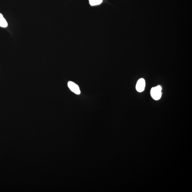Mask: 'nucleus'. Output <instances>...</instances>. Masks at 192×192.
I'll use <instances>...</instances> for the list:
<instances>
[{"mask_svg": "<svg viewBox=\"0 0 192 192\" xmlns=\"http://www.w3.org/2000/svg\"><path fill=\"white\" fill-rule=\"evenodd\" d=\"M162 88L161 86H158L152 88L151 90V95L155 100H159L162 96Z\"/></svg>", "mask_w": 192, "mask_h": 192, "instance_id": "f257e3e1", "label": "nucleus"}, {"mask_svg": "<svg viewBox=\"0 0 192 192\" xmlns=\"http://www.w3.org/2000/svg\"><path fill=\"white\" fill-rule=\"evenodd\" d=\"M8 24L3 15L0 13V26L2 27H6Z\"/></svg>", "mask_w": 192, "mask_h": 192, "instance_id": "20e7f679", "label": "nucleus"}, {"mask_svg": "<svg viewBox=\"0 0 192 192\" xmlns=\"http://www.w3.org/2000/svg\"><path fill=\"white\" fill-rule=\"evenodd\" d=\"M146 82L144 79L140 78L137 81L136 85V89L139 92H142L144 90Z\"/></svg>", "mask_w": 192, "mask_h": 192, "instance_id": "7ed1b4c3", "label": "nucleus"}, {"mask_svg": "<svg viewBox=\"0 0 192 192\" xmlns=\"http://www.w3.org/2000/svg\"><path fill=\"white\" fill-rule=\"evenodd\" d=\"M68 86L70 90L76 94L79 95L80 94V88L78 85L73 82L69 81L68 83Z\"/></svg>", "mask_w": 192, "mask_h": 192, "instance_id": "f03ea898", "label": "nucleus"}, {"mask_svg": "<svg viewBox=\"0 0 192 192\" xmlns=\"http://www.w3.org/2000/svg\"><path fill=\"white\" fill-rule=\"evenodd\" d=\"M89 1L91 5L95 6L100 4L102 0H89Z\"/></svg>", "mask_w": 192, "mask_h": 192, "instance_id": "39448f33", "label": "nucleus"}]
</instances>
